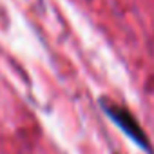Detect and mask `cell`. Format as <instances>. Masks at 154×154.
<instances>
[{"label": "cell", "mask_w": 154, "mask_h": 154, "mask_svg": "<svg viewBox=\"0 0 154 154\" xmlns=\"http://www.w3.org/2000/svg\"><path fill=\"white\" fill-rule=\"evenodd\" d=\"M98 105L102 109V112L134 143L138 145L143 152L147 154H154V147L152 141L149 138V134L145 132V129L141 127V123L138 122V118L131 112V109H127L125 105L107 98V96H100L98 98Z\"/></svg>", "instance_id": "obj_1"}]
</instances>
